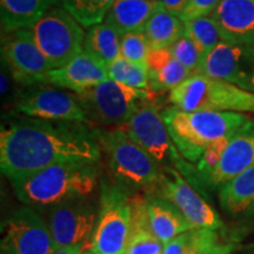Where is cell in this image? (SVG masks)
Instances as JSON below:
<instances>
[{
  "instance_id": "1",
  "label": "cell",
  "mask_w": 254,
  "mask_h": 254,
  "mask_svg": "<svg viewBox=\"0 0 254 254\" xmlns=\"http://www.w3.org/2000/svg\"><path fill=\"white\" fill-rule=\"evenodd\" d=\"M101 148L93 128L9 112L0 126V168L9 182L63 163L98 164Z\"/></svg>"
},
{
  "instance_id": "2",
  "label": "cell",
  "mask_w": 254,
  "mask_h": 254,
  "mask_svg": "<svg viewBox=\"0 0 254 254\" xmlns=\"http://www.w3.org/2000/svg\"><path fill=\"white\" fill-rule=\"evenodd\" d=\"M99 168L92 163H63L12 182L17 198L27 206H56L87 198L98 183Z\"/></svg>"
},
{
  "instance_id": "3",
  "label": "cell",
  "mask_w": 254,
  "mask_h": 254,
  "mask_svg": "<svg viewBox=\"0 0 254 254\" xmlns=\"http://www.w3.org/2000/svg\"><path fill=\"white\" fill-rule=\"evenodd\" d=\"M161 113L177 150L190 164L198 163L209 144L234 134L251 119L245 113L186 112L174 106Z\"/></svg>"
},
{
  "instance_id": "4",
  "label": "cell",
  "mask_w": 254,
  "mask_h": 254,
  "mask_svg": "<svg viewBox=\"0 0 254 254\" xmlns=\"http://www.w3.org/2000/svg\"><path fill=\"white\" fill-rule=\"evenodd\" d=\"M168 100L174 107L186 112L254 113L253 92L204 74H193L187 78L170 92Z\"/></svg>"
},
{
  "instance_id": "5",
  "label": "cell",
  "mask_w": 254,
  "mask_h": 254,
  "mask_svg": "<svg viewBox=\"0 0 254 254\" xmlns=\"http://www.w3.org/2000/svg\"><path fill=\"white\" fill-rule=\"evenodd\" d=\"M101 151L109 158L114 177L126 185L134 187L155 186L161 174V166L122 127L112 129L93 128Z\"/></svg>"
},
{
  "instance_id": "6",
  "label": "cell",
  "mask_w": 254,
  "mask_h": 254,
  "mask_svg": "<svg viewBox=\"0 0 254 254\" xmlns=\"http://www.w3.org/2000/svg\"><path fill=\"white\" fill-rule=\"evenodd\" d=\"M27 28L52 69L63 67L84 51V27L62 6H52Z\"/></svg>"
},
{
  "instance_id": "7",
  "label": "cell",
  "mask_w": 254,
  "mask_h": 254,
  "mask_svg": "<svg viewBox=\"0 0 254 254\" xmlns=\"http://www.w3.org/2000/svg\"><path fill=\"white\" fill-rule=\"evenodd\" d=\"M122 128L161 166L171 164V167L177 168L184 177L190 176V171H193L190 163L185 160L177 150L168 133L163 113L151 99L142 100Z\"/></svg>"
},
{
  "instance_id": "8",
  "label": "cell",
  "mask_w": 254,
  "mask_h": 254,
  "mask_svg": "<svg viewBox=\"0 0 254 254\" xmlns=\"http://www.w3.org/2000/svg\"><path fill=\"white\" fill-rule=\"evenodd\" d=\"M152 91L138 90L112 79L74 93L91 124L123 127L142 100L151 99Z\"/></svg>"
},
{
  "instance_id": "9",
  "label": "cell",
  "mask_w": 254,
  "mask_h": 254,
  "mask_svg": "<svg viewBox=\"0 0 254 254\" xmlns=\"http://www.w3.org/2000/svg\"><path fill=\"white\" fill-rule=\"evenodd\" d=\"M131 195L122 187L104 184L91 249L100 254H125L132 227Z\"/></svg>"
},
{
  "instance_id": "10",
  "label": "cell",
  "mask_w": 254,
  "mask_h": 254,
  "mask_svg": "<svg viewBox=\"0 0 254 254\" xmlns=\"http://www.w3.org/2000/svg\"><path fill=\"white\" fill-rule=\"evenodd\" d=\"M155 187L158 195L170 201L193 228L215 231L221 227L220 218L201 195V190L193 186L177 168L163 166Z\"/></svg>"
},
{
  "instance_id": "11",
  "label": "cell",
  "mask_w": 254,
  "mask_h": 254,
  "mask_svg": "<svg viewBox=\"0 0 254 254\" xmlns=\"http://www.w3.org/2000/svg\"><path fill=\"white\" fill-rule=\"evenodd\" d=\"M1 62L14 82L24 87L45 84L46 74L52 69L28 28L2 34Z\"/></svg>"
},
{
  "instance_id": "12",
  "label": "cell",
  "mask_w": 254,
  "mask_h": 254,
  "mask_svg": "<svg viewBox=\"0 0 254 254\" xmlns=\"http://www.w3.org/2000/svg\"><path fill=\"white\" fill-rule=\"evenodd\" d=\"M1 251L12 254H52L56 249L50 226L33 208L24 206L1 226Z\"/></svg>"
},
{
  "instance_id": "13",
  "label": "cell",
  "mask_w": 254,
  "mask_h": 254,
  "mask_svg": "<svg viewBox=\"0 0 254 254\" xmlns=\"http://www.w3.org/2000/svg\"><path fill=\"white\" fill-rule=\"evenodd\" d=\"M14 111L33 118L91 125L77 95L52 87H36L19 94Z\"/></svg>"
},
{
  "instance_id": "14",
  "label": "cell",
  "mask_w": 254,
  "mask_h": 254,
  "mask_svg": "<svg viewBox=\"0 0 254 254\" xmlns=\"http://www.w3.org/2000/svg\"><path fill=\"white\" fill-rule=\"evenodd\" d=\"M196 74L231 82L254 93V46L221 41L205 57Z\"/></svg>"
},
{
  "instance_id": "15",
  "label": "cell",
  "mask_w": 254,
  "mask_h": 254,
  "mask_svg": "<svg viewBox=\"0 0 254 254\" xmlns=\"http://www.w3.org/2000/svg\"><path fill=\"white\" fill-rule=\"evenodd\" d=\"M95 225L97 213L86 198L62 202L51 209L49 226L56 249L86 245Z\"/></svg>"
},
{
  "instance_id": "16",
  "label": "cell",
  "mask_w": 254,
  "mask_h": 254,
  "mask_svg": "<svg viewBox=\"0 0 254 254\" xmlns=\"http://www.w3.org/2000/svg\"><path fill=\"white\" fill-rule=\"evenodd\" d=\"M254 165V119L232 135L230 144L213 170L200 177L202 187L220 190L225 184Z\"/></svg>"
},
{
  "instance_id": "17",
  "label": "cell",
  "mask_w": 254,
  "mask_h": 254,
  "mask_svg": "<svg viewBox=\"0 0 254 254\" xmlns=\"http://www.w3.org/2000/svg\"><path fill=\"white\" fill-rule=\"evenodd\" d=\"M109 79L106 66L90 53L82 51L80 55L63 67L51 69L46 74L45 84L78 93Z\"/></svg>"
},
{
  "instance_id": "18",
  "label": "cell",
  "mask_w": 254,
  "mask_h": 254,
  "mask_svg": "<svg viewBox=\"0 0 254 254\" xmlns=\"http://www.w3.org/2000/svg\"><path fill=\"white\" fill-rule=\"evenodd\" d=\"M212 17L222 41L254 46V0H221Z\"/></svg>"
},
{
  "instance_id": "19",
  "label": "cell",
  "mask_w": 254,
  "mask_h": 254,
  "mask_svg": "<svg viewBox=\"0 0 254 254\" xmlns=\"http://www.w3.org/2000/svg\"><path fill=\"white\" fill-rule=\"evenodd\" d=\"M148 225L164 245L180 234L195 230L174 206L160 195L146 198Z\"/></svg>"
},
{
  "instance_id": "20",
  "label": "cell",
  "mask_w": 254,
  "mask_h": 254,
  "mask_svg": "<svg viewBox=\"0 0 254 254\" xmlns=\"http://www.w3.org/2000/svg\"><path fill=\"white\" fill-rule=\"evenodd\" d=\"M160 7L159 0H116L104 23L116 28L122 36L144 31L145 25Z\"/></svg>"
},
{
  "instance_id": "21",
  "label": "cell",
  "mask_w": 254,
  "mask_h": 254,
  "mask_svg": "<svg viewBox=\"0 0 254 254\" xmlns=\"http://www.w3.org/2000/svg\"><path fill=\"white\" fill-rule=\"evenodd\" d=\"M146 65L150 72L152 92H171L192 75L174 58L170 49L151 50Z\"/></svg>"
},
{
  "instance_id": "22",
  "label": "cell",
  "mask_w": 254,
  "mask_h": 254,
  "mask_svg": "<svg viewBox=\"0 0 254 254\" xmlns=\"http://www.w3.org/2000/svg\"><path fill=\"white\" fill-rule=\"evenodd\" d=\"M56 4L57 0H0L1 34L30 27Z\"/></svg>"
},
{
  "instance_id": "23",
  "label": "cell",
  "mask_w": 254,
  "mask_h": 254,
  "mask_svg": "<svg viewBox=\"0 0 254 254\" xmlns=\"http://www.w3.org/2000/svg\"><path fill=\"white\" fill-rule=\"evenodd\" d=\"M219 201L233 217L254 215V165L219 190Z\"/></svg>"
},
{
  "instance_id": "24",
  "label": "cell",
  "mask_w": 254,
  "mask_h": 254,
  "mask_svg": "<svg viewBox=\"0 0 254 254\" xmlns=\"http://www.w3.org/2000/svg\"><path fill=\"white\" fill-rule=\"evenodd\" d=\"M144 33L152 50L170 49L185 34V23L160 7L145 25Z\"/></svg>"
},
{
  "instance_id": "25",
  "label": "cell",
  "mask_w": 254,
  "mask_h": 254,
  "mask_svg": "<svg viewBox=\"0 0 254 254\" xmlns=\"http://www.w3.org/2000/svg\"><path fill=\"white\" fill-rule=\"evenodd\" d=\"M122 34L106 23L88 28L85 34L84 51L100 60L105 66H110L120 57Z\"/></svg>"
},
{
  "instance_id": "26",
  "label": "cell",
  "mask_w": 254,
  "mask_h": 254,
  "mask_svg": "<svg viewBox=\"0 0 254 254\" xmlns=\"http://www.w3.org/2000/svg\"><path fill=\"white\" fill-rule=\"evenodd\" d=\"M116 0H57L84 28L104 23Z\"/></svg>"
},
{
  "instance_id": "27",
  "label": "cell",
  "mask_w": 254,
  "mask_h": 254,
  "mask_svg": "<svg viewBox=\"0 0 254 254\" xmlns=\"http://www.w3.org/2000/svg\"><path fill=\"white\" fill-rule=\"evenodd\" d=\"M110 79L138 90H150V72L147 65L127 60L120 56L107 66Z\"/></svg>"
},
{
  "instance_id": "28",
  "label": "cell",
  "mask_w": 254,
  "mask_h": 254,
  "mask_svg": "<svg viewBox=\"0 0 254 254\" xmlns=\"http://www.w3.org/2000/svg\"><path fill=\"white\" fill-rule=\"evenodd\" d=\"M185 23V33L201 50L204 58L222 41L218 25L212 15L199 17Z\"/></svg>"
},
{
  "instance_id": "29",
  "label": "cell",
  "mask_w": 254,
  "mask_h": 254,
  "mask_svg": "<svg viewBox=\"0 0 254 254\" xmlns=\"http://www.w3.org/2000/svg\"><path fill=\"white\" fill-rule=\"evenodd\" d=\"M171 53L190 74H196L204 60V55L199 46L185 33L170 47Z\"/></svg>"
},
{
  "instance_id": "30",
  "label": "cell",
  "mask_w": 254,
  "mask_h": 254,
  "mask_svg": "<svg viewBox=\"0 0 254 254\" xmlns=\"http://www.w3.org/2000/svg\"><path fill=\"white\" fill-rule=\"evenodd\" d=\"M151 50L150 43H148L144 31L128 32L122 36L120 56L127 60L146 65Z\"/></svg>"
},
{
  "instance_id": "31",
  "label": "cell",
  "mask_w": 254,
  "mask_h": 254,
  "mask_svg": "<svg viewBox=\"0 0 254 254\" xmlns=\"http://www.w3.org/2000/svg\"><path fill=\"white\" fill-rule=\"evenodd\" d=\"M209 230H190L180 234L164 246L163 254H192L199 244L205 239Z\"/></svg>"
},
{
  "instance_id": "32",
  "label": "cell",
  "mask_w": 254,
  "mask_h": 254,
  "mask_svg": "<svg viewBox=\"0 0 254 254\" xmlns=\"http://www.w3.org/2000/svg\"><path fill=\"white\" fill-rule=\"evenodd\" d=\"M232 135L226 136V138L218 139V140L213 141L205 148L201 158L196 163V171H198L199 180L200 177L205 176L206 173H208L209 171L213 170L217 166L219 161H220L222 154H224L225 150H226L228 144H230Z\"/></svg>"
},
{
  "instance_id": "33",
  "label": "cell",
  "mask_w": 254,
  "mask_h": 254,
  "mask_svg": "<svg viewBox=\"0 0 254 254\" xmlns=\"http://www.w3.org/2000/svg\"><path fill=\"white\" fill-rule=\"evenodd\" d=\"M221 0H190L182 14L183 21H189L199 17L212 15Z\"/></svg>"
},
{
  "instance_id": "34",
  "label": "cell",
  "mask_w": 254,
  "mask_h": 254,
  "mask_svg": "<svg viewBox=\"0 0 254 254\" xmlns=\"http://www.w3.org/2000/svg\"><path fill=\"white\" fill-rule=\"evenodd\" d=\"M231 250V245H222L219 243L214 230H209L207 236L192 254H230Z\"/></svg>"
},
{
  "instance_id": "35",
  "label": "cell",
  "mask_w": 254,
  "mask_h": 254,
  "mask_svg": "<svg viewBox=\"0 0 254 254\" xmlns=\"http://www.w3.org/2000/svg\"><path fill=\"white\" fill-rule=\"evenodd\" d=\"M159 1H160L161 8H164L168 13L180 18L190 0H159Z\"/></svg>"
},
{
  "instance_id": "36",
  "label": "cell",
  "mask_w": 254,
  "mask_h": 254,
  "mask_svg": "<svg viewBox=\"0 0 254 254\" xmlns=\"http://www.w3.org/2000/svg\"><path fill=\"white\" fill-rule=\"evenodd\" d=\"M91 246L86 245H75L69 247H63V249H57L52 254H84L85 251L90 249Z\"/></svg>"
},
{
  "instance_id": "37",
  "label": "cell",
  "mask_w": 254,
  "mask_h": 254,
  "mask_svg": "<svg viewBox=\"0 0 254 254\" xmlns=\"http://www.w3.org/2000/svg\"><path fill=\"white\" fill-rule=\"evenodd\" d=\"M84 254H100V253H97V252H94V251L92 250L91 247H90V249H87L86 251H85Z\"/></svg>"
},
{
  "instance_id": "38",
  "label": "cell",
  "mask_w": 254,
  "mask_h": 254,
  "mask_svg": "<svg viewBox=\"0 0 254 254\" xmlns=\"http://www.w3.org/2000/svg\"><path fill=\"white\" fill-rule=\"evenodd\" d=\"M1 254H12V253H8V252H5V251H1Z\"/></svg>"
},
{
  "instance_id": "39",
  "label": "cell",
  "mask_w": 254,
  "mask_h": 254,
  "mask_svg": "<svg viewBox=\"0 0 254 254\" xmlns=\"http://www.w3.org/2000/svg\"><path fill=\"white\" fill-rule=\"evenodd\" d=\"M252 254H254V253H252Z\"/></svg>"
}]
</instances>
